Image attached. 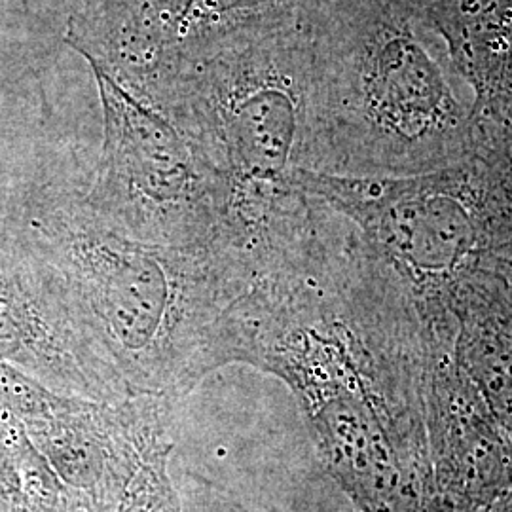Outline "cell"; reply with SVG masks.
<instances>
[{
    "label": "cell",
    "instance_id": "6da1fadb",
    "mask_svg": "<svg viewBox=\"0 0 512 512\" xmlns=\"http://www.w3.org/2000/svg\"><path fill=\"white\" fill-rule=\"evenodd\" d=\"M16 228L128 399L175 403L228 366L230 313L255 277L249 253L129 238L65 190L37 194Z\"/></svg>",
    "mask_w": 512,
    "mask_h": 512
},
{
    "label": "cell",
    "instance_id": "7a4b0ae2",
    "mask_svg": "<svg viewBox=\"0 0 512 512\" xmlns=\"http://www.w3.org/2000/svg\"><path fill=\"white\" fill-rule=\"evenodd\" d=\"M304 169L404 177L461 162L476 128L412 0H311ZM456 74V73H454Z\"/></svg>",
    "mask_w": 512,
    "mask_h": 512
},
{
    "label": "cell",
    "instance_id": "3957f363",
    "mask_svg": "<svg viewBox=\"0 0 512 512\" xmlns=\"http://www.w3.org/2000/svg\"><path fill=\"white\" fill-rule=\"evenodd\" d=\"M145 95L239 181L291 184L294 169H304L310 50L302 19L228 40L184 63Z\"/></svg>",
    "mask_w": 512,
    "mask_h": 512
},
{
    "label": "cell",
    "instance_id": "277c9868",
    "mask_svg": "<svg viewBox=\"0 0 512 512\" xmlns=\"http://www.w3.org/2000/svg\"><path fill=\"white\" fill-rule=\"evenodd\" d=\"M105 141L86 202L129 238L171 247L230 245L238 179L164 110L90 61Z\"/></svg>",
    "mask_w": 512,
    "mask_h": 512
},
{
    "label": "cell",
    "instance_id": "5b68a950",
    "mask_svg": "<svg viewBox=\"0 0 512 512\" xmlns=\"http://www.w3.org/2000/svg\"><path fill=\"white\" fill-rule=\"evenodd\" d=\"M311 0H107L69 42L145 95L184 63L234 38L298 23Z\"/></svg>",
    "mask_w": 512,
    "mask_h": 512
},
{
    "label": "cell",
    "instance_id": "8992f818",
    "mask_svg": "<svg viewBox=\"0 0 512 512\" xmlns=\"http://www.w3.org/2000/svg\"><path fill=\"white\" fill-rule=\"evenodd\" d=\"M147 397L99 403L0 363V404L21 423L80 512H114L128 482Z\"/></svg>",
    "mask_w": 512,
    "mask_h": 512
},
{
    "label": "cell",
    "instance_id": "52a82bcc",
    "mask_svg": "<svg viewBox=\"0 0 512 512\" xmlns=\"http://www.w3.org/2000/svg\"><path fill=\"white\" fill-rule=\"evenodd\" d=\"M0 363L59 393L99 403L128 401L82 340L16 226L0 230Z\"/></svg>",
    "mask_w": 512,
    "mask_h": 512
},
{
    "label": "cell",
    "instance_id": "ba28073f",
    "mask_svg": "<svg viewBox=\"0 0 512 512\" xmlns=\"http://www.w3.org/2000/svg\"><path fill=\"white\" fill-rule=\"evenodd\" d=\"M412 2L473 90V122L512 131V0Z\"/></svg>",
    "mask_w": 512,
    "mask_h": 512
},
{
    "label": "cell",
    "instance_id": "9c48e42d",
    "mask_svg": "<svg viewBox=\"0 0 512 512\" xmlns=\"http://www.w3.org/2000/svg\"><path fill=\"white\" fill-rule=\"evenodd\" d=\"M0 512H80L73 494L2 404Z\"/></svg>",
    "mask_w": 512,
    "mask_h": 512
},
{
    "label": "cell",
    "instance_id": "30bf717a",
    "mask_svg": "<svg viewBox=\"0 0 512 512\" xmlns=\"http://www.w3.org/2000/svg\"><path fill=\"white\" fill-rule=\"evenodd\" d=\"M173 403L148 397L128 482L114 512H184L169 476Z\"/></svg>",
    "mask_w": 512,
    "mask_h": 512
}]
</instances>
